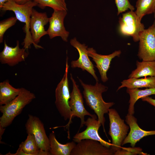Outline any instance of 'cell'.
Listing matches in <instances>:
<instances>
[{"mask_svg":"<svg viewBox=\"0 0 155 155\" xmlns=\"http://www.w3.org/2000/svg\"><path fill=\"white\" fill-rule=\"evenodd\" d=\"M125 120L130 130L122 146L129 143L132 147H134L136 143L144 137L155 135V130L147 131L141 128L137 123V119L133 115L128 113L125 116Z\"/></svg>","mask_w":155,"mask_h":155,"instance_id":"17","label":"cell"},{"mask_svg":"<svg viewBox=\"0 0 155 155\" xmlns=\"http://www.w3.org/2000/svg\"><path fill=\"white\" fill-rule=\"evenodd\" d=\"M141 99L142 101L146 102L154 106L155 111V99H153L149 96L143 97Z\"/></svg>","mask_w":155,"mask_h":155,"instance_id":"29","label":"cell"},{"mask_svg":"<svg viewBox=\"0 0 155 155\" xmlns=\"http://www.w3.org/2000/svg\"><path fill=\"white\" fill-rule=\"evenodd\" d=\"M67 13L66 10H54L51 16L49 18V24L46 31L50 39L60 36L64 41H67L69 32L66 30L64 24Z\"/></svg>","mask_w":155,"mask_h":155,"instance_id":"13","label":"cell"},{"mask_svg":"<svg viewBox=\"0 0 155 155\" xmlns=\"http://www.w3.org/2000/svg\"><path fill=\"white\" fill-rule=\"evenodd\" d=\"M9 0H0V9L2 7L4 4Z\"/></svg>","mask_w":155,"mask_h":155,"instance_id":"32","label":"cell"},{"mask_svg":"<svg viewBox=\"0 0 155 155\" xmlns=\"http://www.w3.org/2000/svg\"><path fill=\"white\" fill-rule=\"evenodd\" d=\"M25 127L27 134L34 135L39 148L41 150L49 152L50 146L49 138L46 135L44 124L40 119L36 116L29 115Z\"/></svg>","mask_w":155,"mask_h":155,"instance_id":"8","label":"cell"},{"mask_svg":"<svg viewBox=\"0 0 155 155\" xmlns=\"http://www.w3.org/2000/svg\"><path fill=\"white\" fill-rule=\"evenodd\" d=\"M37 6V3L33 0L30 1L24 5H20L9 0L1 9L3 11H13L17 20L25 24L24 29L26 36L23 43L24 48L26 50L30 48L32 44L34 46L30 30V22L33 8Z\"/></svg>","mask_w":155,"mask_h":155,"instance_id":"3","label":"cell"},{"mask_svg":"<svg viewBox=\"0 0 155 155\" xmlns=\"http://www.w3.org/2000/svg\"><path fill=\"white\" fill-rule=\"evenodd\" d=\"M24 48L19 47V41H17L16 45L14 47L8 46L5 41L3 50L0 53V61L2 64H7L13 66L19 63L24 61L28 55Z\"/></svg>","mask_w":155,"mask_h":155,"instance_id":"15","label":"cell"},{"mask_svg":"<svg viewBox=\"0 0 155 155\" xmlns=\"http://www.w3.org/2000/svg\"><path fill=\"white\" fill-rule=\"evenodd\" d=\"M142 149L140 147H132L125 148L122 147L119 150L116 151L114 153L115 155H136L138 154L148 155L147 153L142 152Z\"/></svg>","mask_w":155,"mask_h":155,"instance_id":"27","label":"cell"},{"mask_svg":"<svg viewBox=\"0 0 155 155\" xmlns=\"http://www.w3.org/2000/svg\"><path fill=\"white\" fill-rule=\"evenodd\" d=\"M35 98L33 93L21 88L20 93L14 99L6 104L0 105V111L2 115L0 117V126L5 128L10 125L24 108Z\"/></svg>","mask_w":155,"mask_h":155,"instance_id":"2","label":"cell"},{"mask_svg":"<svg viewBox=\"0 0 155 155\" xmlns=\"http://www.w3.org/2000/svg\"><path fill=\"white\" fill-rule=\"evenodd\" d=\"M137 55L142 61H155V20L152 25L139 35Z\"/></svg>","mask_w":155,"mask_h":155,"instance_id":"6","label":"cell"},{"mask_svg":"<svg viewBox=\"0 0 155 155\" xmlns=\"http://www.w3.org/2000/svg\"><path fill=\"white\" fill-rule=\"evenodd\" d=\"M135 12L140 20L146 14L155 13V0H137Z\"/></svg>","mask_w":155,"mask_h":155,"instance_id":"24","label":"cell"},{"mask_svg":"<svg viewBox=\"0 0 155 155\" xmlns=\"http://www.w3.org/2000/svg\"><path fill=\"white\" fill-rule=\"evenodd\" d=\"M141 21L133 11L123 14L119 20L120 32L123 35L132 37L135 42L139 41L140 34L145 29Z\"/></svg>","mask_w":155,"mask_h":155,"instance_id":"9","label":"cell"},{"mask_svg":"<svg viewBox=\"0 0 155 155\" xmlns=\"http://www.w3.org/2000/svg\"><path fill=\"white\" fill-rule=\"evenodd\" d=\"M136 65V68L132 71L128 76L129 78L155 77V61H137Z\"/></svg>","mask_w":155,"mask_h":155,"instance_id":"21","label":"cell"},{"mask_svg":"<svg viewBox=\"0 0 155 155\" xmlns=\"http://www.w3.org/2000/svg\"><path fill=\"white\" fill-rule=\"evenodd\" d=\"M121 83V84L118 87L117 92L124 87L128 89L155 88V77L141 78H130L123 80Z\"/></svg>","mask_w":155,"mask_h":155,"instance_id":"20","label":"cell"},{"mask_svg":"<svg viewBox=\"0 0 155 155\" xmlns=\"http://www.w3.org/2000/svg\"><path fill=\"white\" fill-rule=\"evenodd\" d=\"M17 19L16 17H10L0 22V43L3 40L4 34L9 28L14 25Z\"/></svg>","mask_w":155,"mask_h":155,"instance_id":"26","label":"cell"},{"mask_svg":"<svg viewBox=\"0 0 155 155\" xmlns=\"http://www.w3.org/2000/svg\"><path fill=\"white\" fill-rule=\"evenodd\" d=\"M37 6L42 9L46 7H50L53 10L67 11L65 0H35Z\"/></svg>","mask_w":155,"mask_h":155,"instance_id":"25","label":"cell"},{"mask_svg":"<svg viewBox=\"0 0 155 155\" xmlns=\"http://www.w3.org/2000/svg\"><path fill=\"white\" fill-rule=\"evenodd\" d=\"M70 44L76 49L79 55V58L77 60L71 62V67H78L81 68L82 71H87L93 76L96 82H98V78L95 73L94 65L89 57L88 46L85 44L80 43L76 38L71 40Z\"/></svg>","mask_w":155,"mask_h":155,"instance_id":"12","label":"cell"},{"mask_svg":"<svg viewBox=\"0 0 155 155\" xmlns=\"http://www.w3.org/2000/svg\"><path fill=\"white\" fill-rule=\"evenodd\" d=\"M19 155H51L50 153L40 150L38 147L34 135L28 134L26 139L20 144Z\"/></svg>","mask_w":155,"mask_h":155,"instance_id":"19","label":"cell"},{"mask_svg":"<svg viewBox=\"0 0 155 155\" xmlns=\"http://www.w3.org/2000/svg\"><path fill=\"white\" fill-rule=\"evenodd\" d=\"M96 117H89L85 121L86 129L81 132H78L73 137V141L78 143L82 140L89 139L97 141L104 146L110 148L112 144L103 140L98 133V130L102 125Z\"/></svg>","mask_w":155,"mask_h":155,"instance_id":"14","label":"cell"},{"mask_svg":"<svg viewBox=\"0 0 155 155\" xmlns=\"http://www.w3.org/2000/svg\"><path fill=\"white\" fill-rule=\"evenodd\" d=\"M126 92L130 96L128 113L133 115L135 113L134 106L136 101L140 98L155 95V88H147L144 90L127 88Z\"/></svg>","mask_w":155,"mask_h":155,"instance_id":"22","label":"cell"},{"mask_svg":"<svg viewBox=\"0 0 155 155\" xmlns=\"http://www.w3.org/2000/svg\"><path fill=\"white\" fill-rule=\"evenodd\" d=\"M117 9V15L128 9L133 11L134 7L131 5L129 0H115Z\"/></svg>","mask_w":155,"mask_h":155,"instance_id":"28","label":"cell"},{"mask_svg":"<svg viewBox=\"0 0 155 155\" xmlns=\"http://www.w3.org/2000/svg\"><path fill=\"white\" fill-rule=\"evenodd\" d=\"M70 74L73 85L72 91L70 94V98L69 101V105L71 111V119H72L75 117L80 119L81 124L79 131L85 125V116H89L92 117H97L96 115L91 114L85 109L82 96L78 86L77 84L71 74Z\"/></svg>","mask_w":155,"mask_h":155,"instance_id":"7","label":"cell"},{"mask_svg":"<svg viewBox=\"0 0 155 155\" xmlns=\"http://www.w3.org/2000/svg\"><path fill=\"white\" fill-rule=\"evenodd\" d=\"M66 67L64 75L57 85L55 90V104L59 113L65 121L69 119L68 123L64 127H68L72 122L71 111L69 104L70 98L68 73L69 65L68 57L66 59Z\"/></svg>","mask_w":155,"mask_h":155,"instance_id":"4","label":"cell"},{"mask_svg":"<svg viewBox=\"0 0 155 155\" xmlns=\"http://www.w3.org/2000/svg\"><path fill=\"white\" fill-rule=\"evenodd\" d=\"M51 155H70L72 150L76 145L74 141L65 144L60 143L57 139L55 132L53 131L49 135Z\"/></svg>","mask_w":155,"mask_h":155,"instance_id":"18","label":"cell"},{"mask_svg":"<svg viewBox=\"0 0 155 155\" xmlns=\"http://www.w3.org/2000/svg\"><path fill=\"white\" fill-rule=\"evenodd\" d=\"M5 129L4 128L0 126V141L1 139L2 136L3 134Z\"/></svg>","mask_w":155,"mask_h":155,"instance_id":"31","label":"cell"},{"mask_svg":"<svg viewBox=\"0 0 155 155\" xmlns=\"http://www.w3.org/2000/svg\"><path fill=\"white\" fill-rule=\"evenodd\" d=\"M84 90L83 94L86 104L96 114L98 121L101 124L103 131L106 135L104 127L105 121L104 115L108 113L110 108L114 104V102H107L103 99L102 94L106 92L107 87L96 82L94 85L84 83L78 78Z\"/></svg>","mask_w":155,"mask_h":155,"instance_id":"1","label":"cell"},{"mask_svg":"<svg viewBox=\"0 0 155 155\" xmlns=\"http://www.w3.org/2000/svg\"><path fill=\"white\" fill-rule=\"evenodd\" d=\"M49 18L46 12H38L33 9L30 17V29L32 38L36 49L43 48L38 44L42 37L47 34L44 26L49 22Z\"/></svg>","mask_w":155,"mask_h":155,"instance_id":"11","label":"cell"},{"mask_svg":"<svg viewBox=\"0 0 155 155\" xmlns=\"http://www.w3.org/2000/svg\"><path fill=\"white\" fill-rule=\"evenodd\" d=\"M115 152L99 142L91 139L82 140L76 144L70 155H113Z\"/></svg>","mask_w":155,"mask_h":155,"instance_id":"10","label":"cell"},{"mask_svg":"<svg viewBox=\"0 0 155 155\" xmlns=\"http://www.w3.org/2000/svg\"><path fill=\"white\" fill-rule=\"evenodd\" d=\"M21 88H16L12 86L8 80L0 83V105L9 102L20 93Z\"/></svg>","mask_w":155,"mask_h":155,"instance_id":"23","label":"cell"},{"mask_svg":"<svg viewBox=\"0 0 155 155\" xmlns=\"http://www.w3.org/2000/svg\"><path fill=\"white\" fill-rule=\"evenodd\" d=\"M87 50L88 56L92 58L96 64L95 66L98 70L102 81L106 82L108 80L107 73L110 68L111 62L115 57L120 56L121 51H116L111 54L103 55L98 54L93 48H88Z\"/></svg>","mask_w":155,"mask_h":155,"instance_id":"16","label":"cell"},{"mask_svg":"<svg viewBox=\"0 0 155 155\" xmlns=\"http://www.w3.org/2000/svg\"><path fill=\"white\" fill-rule=\"evenodd\" d=\"M109 120L108 134L112 140L111 147L115 152L120 150L124 140L127 136L129 126L125 123L116 110L110 108L108 113Z\"/></svg>","mask_w":155,"mask_h":155,"instance_id":"5","label":"cell"},{"mask_svg":"<svg viewBox=\"0 0 155 155\" xmlns=\"http://www.w3.org/2000/svg\"><path fill=\"white\" fill-rule=\"evenodd\" d=\"M14 2H15L16 4L20 5H22L25 4L28 1H31L33 0L34 1L35 0H11Z\"/></svg>","mask_w":155,"mask_h":155,"instance_id":"30","label":"cell"}]
</instances>
